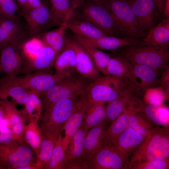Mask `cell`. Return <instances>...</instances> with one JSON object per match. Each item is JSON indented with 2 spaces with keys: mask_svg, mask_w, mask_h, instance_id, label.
<instances>
[{
  "mask_svg": "<svg viewBox=\"0 0 169 169\" xmlns=\"http://www.w3.org/2000/svg\"><path fill=\"white\" fill-rule=\"evenodd\" d=\"M169 156V127L155 125L130 157L128 169L135 164L155 159H165Z\"/></svg>",
  "mask_w": 169,
  "mask_h": 169,
  "instance_id": "obj_1",
  "label": "cell"
},
{
  "mask_svg": "<svg viewBox=\"0 0 169 169\" xmlns=\"http://www.w3.org/2000/svg\"><path fill=\"white\" fill-rule=\"evenodd\" d=\"M81 95L62 99L44 111L39 120L43 137L62 132L67 120L76 109Z\"/></svg>",
  "mask_w": 169,
  "mask_h": 169,
  "instance_id": "obj_2",
  "label": "cell"
},
{
  "mask_svg": "<svg viewBox=\"0 0 169 169\" xmlns=\"http://www.w3.org/2000/svg\"><path fill=\"white\" fill-rule=\"evenodd\" d=\"M120 55L132 64L145 65L158 73L168 65L169 53L158 47L140 44L124 47Z\"/></svg>",
  "mask_w": 169,
  "mask_h": 169,
  "instance_id": "obj_3",
  "label": "cell"
},
{
  "mask_svg": "<svg viewBox=\"0 0 169 169\" xmlns=\"http://www.w3.org/2000/svg\"><path fill=\"white\" fill-rule=\"evenodd\" d=\"M131 84L126 77L102 76L90 82L85 94L88 101L108 103L116 99Z\"/></svg>",
  "mask_w": 169,
  "mask_h": 169,
  "instance_id": "obj_4",
  "label": "cell"
},
{
  "mask_svg": "<svg viewBox=\"0 0 169 169\" xmlns=\"http://www.w3.org/2000/svg\"><path fill=\"white\" fill-rule=\"evenodd\" d=\"M69 70L52 74L46 72H35L26 74L21 77H10L7 76L2 78L6 83L32 90L42 95L48 90L73 73Z\"/></svg>",
  "mask_w": 169,
  "mask_h": 169,
  "instance_id": "obj_5",
  "label": "cell"
},
{
  "mask_svg": "<svg viewBox=\"0 0 169 169\" xmlns=\"http://www.w3.org/2000/svg\"><path fill=\"white\" fill-rule=\"evenodd\" d=\"M91 81L73 73L57 84L42 95V111L64 99L84 94Z\"/></svg>",
  "mask_w": 169,
  "mask_h": 169,
  "instance_id": "obj_6",
  "label": "cell"
},
{
  "mask_svg": "<svg viewBox=\"0 0 169 169\" xmlns=\"http://www.w3.org/2000/svg\"><path fill=\"white\" fill-rule=\"evenodd\" d=\"M128 163L115 147L103 142L84 156L80 169H126Z\"/></svg>",
  "mask_w": 169,
  "mask_h": 169,
  "instance_id": "obj_7",
  "label": "cell"
},
{
  "mask_svg": "<svg viewBox=\"0 0 169 169\" xmlns=\"http://www.w3.org/2000/svg\"><path fill=\"white\" fill-rule=\"evenodd\" d=\"M82 12L87 20L107 36L126 37L116 20L105 7L92 2L84 3Z\"/></svg>",
  "mask_w": 169,
  "mask_h": 169,
  "instance_id": "obj_8",
  "label": "cell"
},
{
  "mask_svg": "<svg viewBox=\"0 0 169 169\" xmlns=\"http://www.w3.org/2000/svg\"><path fill=\"white\" fill-rule=\"evenodd\" d=\"M103 7L114 18L126 37H139L136 21L128 0H105Z\"/></svg>",
  "mask_w": 169,
  "mask_h": 169,
  "instance_id": "obj_9",
  "label": "cell"
},
{
  "mask_svg": "<svg viewBox=\"0 0 169 169\" xmlns=\"http://www.w3.org/2000/svg\"><path fill=\"white\" fill-rule=\"evenodd\" d=\"M33 152L24 143L13 140L7 143L0 144V162L4 168L18 169L33 162Z\"/></svg>",
  "mask_w": 169,
  "mask_h": 169,
  "instance_id": "obj_10",
  "label": "cell"
},
{
  "mask_svg": "<svg viewBox=\"0 0 169 169\" xmlns=\"http://www.w3.org/2000/svg\"><path fill=\"white\" fill-rule=\"evenodd\" d=\"M32 37L26 26L19 17L13 19L3 18L0 21V50L7 45H11L18 50Z\"/></svg>",
  "mask_w": 169,
  "mask_h": 169,
  "instance_id": "obj_11",
  "label": "cell"
},
{
  "mask_svg": "<svg viewBox=\"0 0 169 169\" xmlns=\"http://www.w3.org/2000/svg\"><path fill=\"white\" fill-rule=\"evenodd\" d=\"M50 8L46 1L38 7L20 11V13L26 21L27 28L32 37H39L41 32L50 26L51 23L57 24L51 15Z\"/></svg>",
  "mask_w": 169,
  "mask_h": 169,
  "instance_id": "obj_12",
  "label": "cell"
},
{
  "mask_svg": "<svg viewBox=\"0 0 169 169\" xmlns=\"http://www.w3.org/2000/svg\"><path fill=\"white\" fill-rule=\"evenodd\" d=\"M158 73L149 66L131 64L128 79L136 94L141 97L148 89L159 84Z\"/></svg>",
  "mask_w": 169,
  "mask_h": 169,
  "instance_id": "obj_13",
  "label": "cell"
},
{
  "mask_svg": "<svg viewBox=\"0 0 169 169\" xmlns=\"http://www.w3.org/2000/svg\"><path fill=\"white\" fill-rule=\"evenodd\" d=\"M87 132L82 124L65 151L64 169H80L84 156V141Z\"/></svg>",
  "mask_w": 169,
  "mask_h": 169,
  "instance_id": "obj_14",
  "label": "cell"
},
{
  "mask_svg": "<svg viewBox=\"0 0 169 169\" xmlns=\"http://www.w3.org/2000/svg\"><path fill=\"white\" fill-rule=\"evenodd\" d=\"M135 16L139 36H142L152 27L153 13L155 8L153 0H128Z\"/></svg>",
  "mask_w": 169,
  "mask_h": 169,
  "instance_id": "obj_15",
  "label": "cell"
},
{
  "mask_svg": "<svg viewBox=\"0 0 169 169\" xmlns=\"http://www.w3.org/2000/svg\"><path fill=\"white\" fill-rule=\"evenodd\" d=\"M65 44L72 48L75 52L76 62L75 70L78 74L90 81L102 76L89 55L78 44L70 39L66 38Z\"/></svg>",
  "mask_w": 169,
  "mask_h": 169,
  "instance_id": "obj_16",
  "label": "cell"
},
{
  "mask_svg": "<svg viewBox=\"0 0 169 169\" xmlns=\"http://www.w3.org/2000/svg\"><path fill=\"white\" fill-rule=\"evenodd\" d=\"M139 97L131 84L123 90L115 100L105 105V118L110 124Z\"/></svg>",
  "mask_w": 169,
  "mask_h": 169,
  "instance_id": "obj_17",
  "label": "cell"
},
{
  "mask_svg": "<svg viewBox=\"0 0 169 169\" xmlns=\"http://www.w3.org/2000/svg\"><path fill=\"white\" fill-rule=\"evenodd\" d=\"M145 137L128 127L119 136L113 146L128 163L130 157L142 143Z\"/></svg>",
  "mask_w": 169,
  "mask_h": 169,
  "instance_id": "obj_18",
  "label": "cell"
},
{
  "mask_svg": "<svg viewBox=\"0 0 169 169\" xmlns=\"http://www.w3.org/2000/svg\"><path fill=\"white\" fill-rule=\"evenodd\" d=\"M56 56L55 51L51 47L44 45L40 51L33 58L23 60V64L19 74L46 72L54 65Z\"/></svg>",
  "mask_w": 169,
  "mask_h": 169,
  "instance_id": "obj_19",
  "label": "cell"
},
{
  "mask_svg": "<svg viewBox=\"0 0 169 169\" xmlns=\"http://www.w3.org/2000/svg\"><path fill=\"white\" fill-rule=\"evenodd\" d=\"M87 102L84 93L81 95L76 109L64 125V130L65 131V136L63 138L62 144L65 151L71 140L82 125Z\"/></svg>",
  "mask_w": 169,
  "mask_h": 169,
  "instance_id": "obj_20",
  "label": "cell"
},
{
  "mask_svg": "<svg viewBox=\"0 0 169 169\" xmlns=\"http://www.w3.org/2000/svg\"><path fill=\"white\" fill-rule=\"evenodd\" d=\"M19 50L11 45L6 46L0 50V68L9 77L16 76L23 65V58Z\"/></svg>",
  "mask_w": 169,
  "mask_h": 169,
  "instance_id": "obj_21",
  "label": "cell"
},
{
  "mask_svg": "<svg viewBox=\"0 0 169 169\" xmlns=\"http://www.w3.org/2000/svg\"><path fill=\"white\" fill-rule=\"evenodd\" d=\"M78 44L88 54L95 67L104 76H107V69L110 56L100 50L93 44L82 37L76 35L70 39Z\"/></svg>",
  "mask_w": 169,
  "mask_h": 169,
  "instance_id": "obj_22",
  "label": "cell"
},
{
  "mask_svg": "<svg viewBox=\"0 0 169 169\" xmlns=\"http://www.w3.org/2000/svg\"><path fill=\"white\" fill-rule=\"evenodd\" d=\"M135 105L152 122L162 127H169V110L163 104L154 105L146 103L141 98L136 100Z\"/></svg>",
  "mask_w": 169,
  "mask_h": 169,
  "instance_id": "obj_23",
  "label": "cell"
},
{
  "mask_svg": "<svg viewBox=\"0 0 169 169\" xmlns=\"http://www.w3.org/2000/svg\"><path fill=\"white\" fill-rule=\"evenodd\" d=\"M169 43V18H166L148 32L140 44L156 47L168 50Z\"/></svg>",
  "mask_w": 169,
  "mask_h": 169,
  "instance_id": "obj_24",
  "label": "cell"
},
{
  "mask_svg": "<svg viewBox=\"0 0 169 169\" xmlns=\"http://www.w3.org/2000/svg\"><path fill=\"white\" fill-rule=\"evenodd\" d=\"M133 105L128 106L105 130L102 137L104 142L114 146L119 136L128 127V117Z\"/></svg>",
  "mask_w": 169,
  "mask_h": 169,
  "instance_id": "obj_25",
  "label": "cell"
},
{
  "mask_svg": "<svg viewBox=\"0 0 169 169\" xmlns=\"http://www.w3.org/2000/svg\"><path fill=\"white\" fill-rule=\"evenodd\" d=\"M105 103L87 101L82 125L87 132L100 124L105 118Z\"/></svg>",
  "mask_w": 169,
  "mask_h": 169,
  "instance_id": "obj_26",
  "label": "cell"
},
{
  "mask_svg": "<svg viewBox=\"0 0 169 169\" xmlns=\"http://www.w3.org/2000/svg\"><path fill=\"white\" fill-rule=\"evenodd\" d=\"M85 38L99 49L109 50H114L124 47L138 44L140 43L137 39L129 37L106 36L97 39Z\"/></svg>",
  "mask_w": 169,
  "mask_h": 169,
  "instance_id": "obj_27",
  "label": "cell"
},
{
  "mask_svg": "<svg viewBox=\"0 0 169 169\" xmlns=\"http://www.w3.org/2000/svg\"><path fill=\"white\" fill-rule=\"evenodd\" d=\"M68 22L63 23L55 29L41 34L39 37L44 45L50 47L54 50L56 56L65 46Z\"/></svg>",
  "mask_w": 169,
  "mask_h": 169,
  "instance_id": "obj_28",
  "label": "cell"
},
{
  "mask_svg": "<svg viewBox=\"0 0 169 169\" xmlns=\"http://www.w3.org/2000/svg\"><path fill=\"white\" fill-rule=\"evenodd\" d=\"M67 28L75 35L89 39H97L107 36L87 20L69 21Z\"/></svg>",
  "mask_w": 169,
  "mask_h": 169,
  "instance_id": "obj_29",
  "label": "cell"
},
{
  "mask_svg": "<svg viewBox=\"0 0 169 169\" xmlns=\"http://www.w3.org/2000/svg\"><path fill=\"white\" fill-rule=\"evenodd\" d=\"M154 126L134 104L128 117V127L146 136Z\"/></svg>",
  "mask_w": 169,
  "mask_h": 169,
  "instance_id": "obj_30",
  "label": "cell"
},
{
  "mask_svg": "<svg viewBox=\"0 0 169 169\" xmlns=\"http://www.w3.org/2000/svg\"><path fill=\"white\" fill-rule=\"evenodd\" d=\"M51 15L59 26L67 22L72 17L75 9L69 0H50Z\"/></svg>",
  "mask_w": 169,
  "mask_h": 169,
  "instance_id": "obj_31",
  "label": "cell"
},
{
  "mask_svg": "<svg viewBox=\"0 0 169 169\" xmlns=\"http://www.w3.org/2000/svg\"><path fill=\"white\" fill-rule=\"evenodd\" d=\"M12 98L18 104L24 105L28 98V90L21 87L10 84L0 79V100Z\"/></svg>",
  "mask_w": 169,
  "mask_h": 169,
  "instance_id": "obj_32",
  "label": "cell"
},
{
  "mask_svg": "<svg viewBox=\"0 0 169 169\" xmlns=\"http://www.w3.org/2000/svg\"><path fill=\"white\" fill-rule=\"evenodd\" d=\"M105 119L99 125L90 129L87 132L84 141V156L98 147L103 142V133L106 129Z\"/></svg>",
  "mask_w": 169,
  "mask_h": 169,
  "instance_id": "obj_33",
  "label": "cell"
},
{
  "mask_svg": "<svg viewBox=\"0 0 169 169\" xmlns=\"http://www.w3.org/2000/svg\"><path fill=\"white\" fill-rule=\"evenodd\" d=\"M76 62L74 50L65 44L55 59L54 66L55 73H59L69 70H75Z\"/></svg>",
  "mask_w": 169,
  "mask_h": 169,
  "instance_id": "obj_34",
  "label": "cell"
},
{
  "mask_svg": "<svg viewBox=\"0 0 169 169\" xmlns=\"http://www.w3.org/2000/svg\"><path fill=\"white\" fill-rule=\"evenodd\" d=\"M28 90V100L24 105V108L21 111V113L29 122L31 121H38L42 111L41 100L38 94L32 90Z\"/></svg>",
  "mask_w": 169,
  "mask_h": 169,
  "instance_id": "obj_35",
  "label": "cell"
},
{
  "mask_svg": "<svg viewBox=\"0 0 169 169\" xmlns=\"http://www.w3.org/2000/svg\"><path fill=\"white\" fill-rule=\"evenodd\" d=\"M60 133H56L46 137H43L39 149L35 154L36 161L41 165L43 169H44L50 158Z\"/></svg>",
  "mask_w": 169,
  "mask_h": 169,
  "instance_id": "obj_36",
  "label": "cell"
},
{
  "mask_svg": "<svg viewBox=\"0 0 169 169\" xmlns=\"http://www.w3.org/2000/svg\"><path fill=\"white\" fill-rule=\"evenodd\" d=\"M38 121H31L24 127V141L36 154L38 152L43 138L42 131Z\"/></svg>",
  "mask_w": 169,
  "mask_h": 169,
  "instance_id": "obj_37",
  "label": "cell"
},
{
  "mask_svg": "<svg viewBox=\"0 0 169 169\" xmlns=\"http://www.w3.org/2000/svg\"><path fill=\"white\" fill-rule=\"evenodd\" d=\"M131 69V64L124 57L119 55L111 57L107 67V74L128 78Z\"/></svg>",
  "mask_w": 169,
  "mask_h": 169,
  "instance_id": "obj_38",
  "label": "cell"
},
{
  "mask_svg": "<svg viewBox=\"0 0 169 169\" xmlns=\"http://www.w3.org/2000/svg\"><path fill=\"white\" fill-rule=\"evenodd\" d=\"M63 137L61 132L57 138L51 157L45 169H64L65 151L62 146Z\"/></svg>",
  "mask_w": 169,
  "mask_h": 169,
  "instance_id": "obj_39",
  "label": "cell"
},
{
  "mask_svg": "<svg viewBox=\"0 0 169 169\" xmlns=\"http://www.w3.org/2000/svg\"><path fill=\"white\" fill-rule=\"evenodd\" d=\"M0 104L5 111L6 118L8 122V126L11 128L14 125L19 123H24L25 118L21 111L18 110L14 103L7 99L0 100Z\"/></svg>",
  "mask_w": 169,
  "mask_h": 169,
  "instance_id": "obj_40",
  "label": "cell"
},
{
  "mask_svg": "<svg viewBox=\"0 0 169 169\" xmlns=\"http://www.w3.org/2000/svg\"><path fill=\"white\" fill-rule=\"evenodd\" d=\"M39 37H33L27 41L22 45V56L24 60L31 59L35 57L44 46Z\"/></svg>",
  "mask_w": 169,
  "mask_h": 169,
  "instance_id": "obj_41",
  "label": "cell"
},
{
  "mask_svg": "<svg viewBox=\"0 0 169 169\" xmlns=\"http://www.w3.org/2000/svg\"><path fill=\"white\" fill-rule=\"evenodd\" d=\"M154 87L148 89L145 93L146 102L154 105H160L167 100L162 89L161 87Z\"/></svg>",
  "mask_w": 169,
  "mask_h": 169,
  "instance_id": "obj_42",
  "label": "cell"
},
{
  "mask_svg": "<svg viewBox=\"0 0 169 169\" xmlns=\"http://www.w3.org/2000/svg\"><path fill=\"white\" fill-rule=\"evenodd\" d=\"M18 10L14 0H0V14L4 19L18 17L16 14Z\"/></svg>",
  "mask_w": 169,
  "mask_h": 169,
  "instance_id": "obj_43",
  "label": "cell"
},
{
  "mask_svg": "<svg viewBox=\"0 0 169 169\" xmlns=\"http://www.w3.org/2000/svg\"><path fill=\"white\" fill-rule=\"evenodd\" d=\"M131 169H169V158L155 159L134 164Z\"/></svg>",
  "mask_w": 169,
  "mask_h": 169,
  "instance_id": "obj_44",
  "label": "cell"
},
{
  "mask_svg": "<svg viewBox=\"0 0 169 169\" xmlns=\"http://www.w3.org/2000/svg\"><path fill=\"white\" fill-rule=\"evenodd\" d=\"M25 123H20L17 124L11 129L13 140L20 143H24V132Z\"/></svg>",
  "mask_w": 169,
  "mask_h": 169,
  "instance_id": "obj_45",
  "label": "cell"
},
{
  "mask_svg": "<svg viewBox=\"0 0 169 169\" xmlns=\"http://www.w3.org/2000/svg\"><path fill=\"white\" fill-rule=\"evenodd\" d=\"M159 84L163 89L166 99L169 98V66L167 65L161 74V78L159 79Z\"/></svg>",
  "mask_w": 169,
  "mask_h": 169,
  "instance_id": "obj_46",
  "label": "cell"
},
{
  "mask_svg": "<svg viewBox=\"0 0 169 169\" xmlns=\"http://www.w3.org/2000/svg\"><path fill=\"white\" fill-rule=\"evenodd\" d=\"M12 141L11 129L7 126L0 128V144L7 143Z\"/></svg>",
  "mask_w": 169,
  "mask_h": 169,
  "instance_id": "obj_47",
  "label": "cell"
},
{
  "mask_svg": "<svg viewBox=\"0 0 169 169\" xmlns=\"http://www.w3.org/2000/svg\"><path fill=\"white\" fill-rule=\"evenodd\" d=\"M155 9L159 13L162 12L166 0H153Z\"/></svg>",
  "mask_w": 169,
  "mask_h": 169,
  "instance_id": "obj_48",
  "label": "cell"
},
{
  "mask_svg": "<svg viewBox=\"0 0 169 169\" xmlns=\"http://www.w3.org/2000/svg\"><path fill=\"white\" fill-rule=\"evenodd\" d=\"M18 5L21 8L20 11L30 10L32 8L27 0H16Z\"/></svg>",
  "mask_w": 169,
  "mask_h": 169,
  "instance_id": "obj_49",
  "label": "cell"
},
{
  "mask_svg": "<svg viewBox=\"0 0 169 169\" xmlns=\"http://www.w3.org/2000/svg\"><path fill=\"white\" fill-rule=\"evenodd\" d=\"M41 165L37 162H33L19 168L18 169H42Z\"/></svg>",
  "mask_w": 169,
  "mask_h": 169,
  "instance_id": "obj_50",
  "label": "cell"
},
{
  "mask_svg": "<svg viewBox=\"0 0 169 169\" xmlns=\"http://www.w3.org/2000/svg\"><path fill=\"white\" fill-rule=\"evenodd\" d=\"M32 8H35L40 7L43 2L42 0H27Z\"/></svg>",
  "mask_w": 169,
  "mask_h": 169,
  "instance_id": "obj_51",
  "label": "cell"
},
{
  "mask_svg": "<svg viewBox=\"0 0 169 169\" xmlns=\"http://www.w3.org/2000/svg\"><path fill=\"white\" fill-rule=\"evenodd\" d=\"M73 8L75 9L81 7L84 2L85 0H69Z\"/></svg>",
  "mask_w": 169,
  "mask_h": 169,
  "instance_id": "obj_52",
  "label": "cell"
},
{
  "mask_svg": "<svg viewBox=\"0 0 169 169\" xmlns=\"http://www.w3.org/2000/svg\"><path fill=\"white\" fill-rule=\"evenodd\" d=\"M166 18L169 17V0H166L164 6L163 12Z\"/></svg>",
  "mask_w": 169,
  "mask_h": 169,
  "instance_id": "obj_53",
  "label": "cell"
},
{
  "mask_svg": "<svg viewBox=\"0 0 169 169\" xmlns=\"http://www.w3.org/2000/svg\"><path fill=\"white\" fill-rule=\"evenodd\" d=\"M6 118V116L4 110L0 104V120Z\"/></svg>",
  "mask_w": 169,
  "mask_h": 169,
  "instance_id": "obj_54",
  "label": "cell"
},
{
  "mask_svg": "<svg viewBox=\"0 0 169 169\" xmlns=\"http://www.w3.org/2000/svg\"><path fill=\"white\" fill-rule=\"evenodd\" d=\"M105 0H92L96 4L103 6Z\"/></svg>",
  "mask_w": 169,
  "mask_h": 169,
  "instance_id": "obj_55",
  "label": "cell"
},
{
  "mask_svg": "<svg viewBox=\"0 0 169 169\" xmlns=\"http://www.w3.org/2000/svg\"><path fill=\"white\" fill-rule=\"evenodd\" d=\"M3 168H4L3 166L1 164L0 162V169H3Z\"/></svg>",
  "mask_w": 169,
  "mask_h": 169,
  "instance_id": "obj_56",
  "label": "cell"
},
{
  "mask_svg": "<svg viewBox=\"0 0 169 169\" xmlns=\"http://www.w3.org/2000/svg\"><path fill=\"white\" fill-rule=\"evenodd\" d=\"M3 18L1 16L0 14V21Z\"/></svg>",
  "mask_w": 169,
  "mask_h": 169,
  "instance_id": "obj_57",
  "label": "cell"
},
{
  "mask_svg": "<svg viewBox=\"0 0 169 169\" xmlns=\"http://www.w3.org/2000/svg\"><path fill=\"white\" fill-rule=\"evenodd\" d=\"M2 72V71H1V70L0 68V73Z\"/></svg>",
  "mask_w": 169,
  "mask_h": 169,
  "instance_id": "obj_58",
  "label": "cell"
},
{
  "mask_svg": "<svg viewBox=\"0 0 169 169\" xmlns=\"http://www.w3.org/2000/svg\"></svg>",
  "mask_w": 169,
  "mask_h": 169,
  "instance_id": "obj_59",
  "label": "cell"
}]
</instances>
